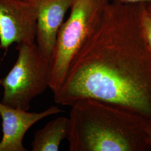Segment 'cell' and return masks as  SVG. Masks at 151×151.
<instances>
[{
  "mask_svg": "<svg viewBox=\"0 0 151 151\" xmlns=\"http://www.w3.org/2000/svg\"><path fill=\"white\" fill-rule=\"evenodd\" d=\"M18 57L7 75L0 78L4 88L1 103L29 110L33 99L49 87L50 62L36 43L17 45Z\"/></svg>",
  "mask_w": 151,
  "mask_h": 151,
  "instance_id": "obj_2",
  "label": "cell"
},
{
  "mask_svg": "<svg viewBox=\"0 0 151 151\" xmlns=\"http://www.w3.org/2000/svg\"><path fill=\"white\" fill-rule=\"evenodd\" d=\"M69 118L59 116L49 122L34 133L32 151H58L62 140L67 138Z\"/></svg>",
  "mask_w": 151,
  "mask_h": 151,
  "instance_id": "obj_7",
  "label": "cell"
},
{
  "mask_svg": "<svg viewBox=\"0 0 151 151\" xmlns=\"http://www.w3.org/2000/svg\"><path fill=\"white\" fill-rule=\"evenodd\" d=\"M104 0H75L70 15L63 22L57 35L50 60L49 87L55 93L63 83L71 62L94 29Z\"/></svg>",
  "mask_w": 151,
  "mask_h": 151,
  "instance_id": "obj_3",
  "label": "cell"
},
{
  "mask_svg": "<svg viewBox=\"0 0 151 151\" xmlns=\"http://www.w3.org/2000/svg\"><path fill=\"white\" fill-rule=\"evenodd\" d=\"M128 2H139V1H151V0H122Z\"/></svg>",
  "mask_w": 151,
  "mask_h": 151,
  "instance_id": "obj_9",
  "label": "cell"
},
{
  "mask_svg": "<svg viewBox=\"0 0 151 151\" xmlns=\"http://www.w3.org/2000/svg\"><path fill=\"white\" fill-rule=\"evenodd\" d=\"M37 12L36 44L44 55L50 60L60 27L66 12L75 0H26Z\"/></svg>",
  "mask_w": 151,
  "mask_h": 151,
  "instance_id": "obj_6",
  "label": "cell"
},
{
  "mask_svg": "<svg viewBox=\"0 0 151 151\" xmlns=\"http://www.w3.org/2000/svg\"><path fill=\"white\" fill-rule=\"evenodd\" d=\"M37 12L26 0H0V49L35 43Z\"/></svg>",
  "mask_w": 151,
  "mask_h": 151,
  "instance_id": "obj_4",
  "label": "cell"
},
{
  "mask_svg": "<svg viewBox=\"0 0 151 151\" xmlns=\"http://www.w3.org/2000/svg\"><path fill=\"white\" fill-rule=\"evenodd\" d=\"M91 98L103 102L147 110L148 98L142 87L108 63L96 60L70 65L63 83L54 93V102L71 106L76 101Z\"/></svg>",
  "mask_w": 151,
  "mask_h": 151,
  "instance_id": "obj_1",
  "label": "cell"
},
{
  "mask_svg": "<svg viewBox=\"0 0 151 151\" xmlns=\"http://www.w3.org/2000/svg\"><path fill=\"white\" fill-rule=\"evenodd\" d=\"M63 112L57 106H52L42 112H29L0 102L3 135L0 151H27L23 139L27 130L39 120Z\"/></svg>",
  "mask_w": 151,
  "mask_h": 151,
  "instance_id": "obj_5",
  "label": "cell"
},
{
  "mask_svg": "<svg viewBox=\"0 0 151 151\" xmlns=\"http://www.w3.org/2000/svg\"><path fill=\"white\" fill-rule=\"evenodd\" d=\"M145 24L147 34V37L151 46V19L147 17L145 20Z\"/></svg>",
  "mask_w": 151,
  "mask_h": 151,
  "instance_id": "obj_8",
  "label": "cell"
}]
</instances>
